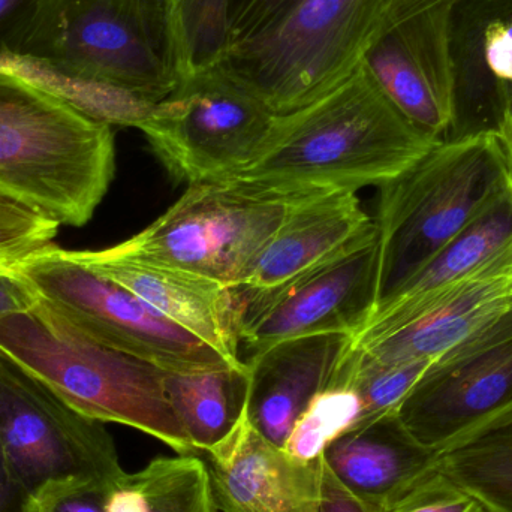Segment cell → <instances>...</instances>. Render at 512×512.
<instances>
[{"instance_id":"obj_1","label":"cell","mask_w":512,"mask_h":512,"mask_svg":"<svg viewBox=\"0 0 512 512\" xmlns=\"http://www.w3.org/2000/svg\"><path fill=\"white\" fill-rule=\"evenodd\" d=\"M8 57L65 80L60 95L141 128L183 81L168 0H41Z\"/></svg>"},{"instance_id":"obj_2","label":"cell","mask_w":512,"mask_h":512,"mask_svg":"<svg viewBox=\"0 0 512 512\" xmlns=\"http://www.w3.org/2000/svg\"><path fill=\"white\" fill-rule=\"evenodd\" d=\"M439 141L415 128L363 66L306 107L276 114L254 159L230 182L282 200L381 186Z\"/></svg>"},{"instance_id":"obj_3","label":"cell","mask_w":512,"mask_h":512,"mask_svg":"<svg viewBox=\"0 0 512 512\" xmlns=\"http://www.w3.org/2000/svg\"><path fill=\"white\" fill-rule=\"evenodd\" d=\"M116 171L111 125L44 83L0 69V195L59 225L83 227Z\"/></svg>"},{"instance_id":"obj_4","label":"cell","mask_w":512,"mask_h":512,"mask_svg":"<svg viewBox=\"0 0 512 512\" xmlns=\"http://www.w3.org/2000/svg\"><path fill=\"white\" fill-rule=\"evenodd\" d=\"M0 352L80 414L132 427L176 454H197L168 402L165 369L90 339L41 298L0 318Z\"/></svg>"},{"instance_id":"obj_5","label":"cell","mask_w":512,"mask_h":512,"mask_svg":"<svg viewBox=\"0 0 512 512\" xmlns=\"http://www.w3.org/2000/svg\"><path fill=\"white\" fill-rule=\"evenodd\" d=\"M512 182L498 135L439 141L379 186L378 309ZM376 312V310H375ZM375 315V313H373Z\"/></svg>"},{"instance_id":"obj_6","label":"cell","mask_w":512,"mask_h":512,"mask_svg":"<svg viewBox=\"0 0 512 512\" xmlns=\"http://www.w3.org/2000/svg\"><path fill=\"white\" fill-rule=\"evenodd\" d=\"M385 0H298L228 50L219 69L274 114L322 98L361 65Z\"/></svg>"},{"instance_id":"obj_7","label":"cell","mask_w":512,"mask_h":512,"mask_svg":"<svg viewBox=\"0 0 512 512\" xmlns=\"http://www.w3.org/2000/svg\"><path fill=\"white\" fill-rule=\"evenodd\" d=\"M0 442L15 477L41 505L126 475L113 436L0 352Z\"/></svg>"},{"instance_id":"obj_8","label":"cell","mask_w":512,"mask_h":512,"mask_svg":"<svg viewBox=\"0 0 512 512\" xmlns=\"http://www.w3.org/2000/svg\"><path fill=\"white\" fill-rule=\"evenodd\" d=\"M291 204L230 180L194 183L149 227L110 249L237 288L279 230Z\"/></svg>"},{"instance_id":"obj_9","label":"cell","mask_w":512,"mask_h":512,"mask_svg":"<svg viewBox=\"0 0 512 512\" xmlns=\"http://www.w3.org/2000/svg\"><path fill=\"white\" fill-rule=\"evenodd\" d=\"M15 270L57 315L102 345L165 370L231 364L134 292L75 259L71 251L50 246Z\"/></svg>"},{"instance_id":"obj_10","label":"cell","mask_w":512,"mask_h":512,"mask_svg":"<svg viewBox=\"0 0 512 512\" xmlns=\"http://www.w3.org/2000/svg\"><path fill=\"white\" fill-rule=\"evenodd\" d=\"M276 114L219 68L189 75L141 125L165 170L188 185L222 182L261 149Z\"/></svg>"},{"instance_id":"obj_11","label":"cell","mask_w":512,"mask_h":512,"mask_svg":"<svg viewBox=\"0 0 512 512\" xmlns=\"http://www.w3.org/2000/svg\"><path fill=\"white\" fill-rule=\"evenodd\" d=\"M378 231H364L339 254L291 282L252 292L239 288L240 345L249 354L280 340L321 333L357 337L378 306Z\"/></svg>"},{"instance_id":"obj_12","label":"cell","mask_w":512,"mask_h":512,"mask_svg":"<svg viewBox=\"0 0 512 512\" xmlns=\"http://www.w3.org/2000/svg\"><path fill=\"white\" fill-rule=\"evenodd\" d=\"M436 451L512 417V313L436 358L397 409Z\"/></svg>"},{"instance_id":"obj_13","label":"cell","mask_w":512,"mask_h":512,"mask_svg":"<svg viewBox=\"0 0 512 512\" xmlns=\"http://www.w3.org/2000/svg\"><path fill=\"white\" fill-rule=\"evenodd\" d=\"M451 0H385L361 66L391 104L436 141L451 122Z\"/></svg>"},{"instance_id":"obj_14","label":"cell","mask_w":512,"mask_h":512,"mask_svg":"<svg viewBox=\"0 0 512 512\" xmlns=\"http://www.w3.org/2000/svg\"><path fill=\"white\" fill-rule=\"evenodd\" d=\"M451 122L442 141L512 132V0H451Z\"/></svg>"},{"instance_id":"obj_15","label":"cell","mask_w":512,"mask_h":512,"mask_svg":"<svg viewBox=\"0 0 512 512\" xmlns=\"http://www.w3.org/2000/svg\"><path fill=\"white\" fill-rule=\"evenodd\" d=\"M96 273L146 301L168 321L194 334L231 364L240 357V291L218 280L141 259L101 251H71Z\"/></svg>"},{"instance_id":"obj_16","label":"cell","mask_w":512,"mask_h":512,"mask_svg":"<svg viewBox=\"0 0 512 512\" xmlns=\"http://www.w3.org/2000/svg\"><path fill=\"white\" fill-rule=\"evenodd\" d=\"M510 313L512 242L396 330L355 346L375 363L439 358Z\"/></svg>"},{"instance_id":"obj_17","label":"cell","mask_w":512,"mask_h":512,"mask_svg":"<svg viewBox=\"0 0 512 512\" xmlns=\"http://www.w3.org/2000/svg\"><path fill=\"white\" fill-rule=\"evenodd\" d=\"M354 342L352 334H309L249 354V424L282 448L307 405L331 387Z\"/></svg>"},{"instance_id":"obj_18","label":"cell","mask_w":512,"mask_h":512,"mask_svg":"<svg viewBox=\"0 0 512 512\" xmlns=\"http://www.w3.org/2000/svg\"><path fill=\"white\" fill-rule=\"evenodd\" d=\"M219 512H319L321 459L298 463L262 438L248 417L218 447L200 454Z\"/></svg>"},{"instance_id":"obj_19","label":"cell","mask_w":512,"mask_h":512,"mask_svg":"<svg viewBox=\"0 0 512 512\" xmlns=\"http://www.w3.org/2000/svg\"><path fill=\"white\" fill-rule=\"evenodd\" d=\"M439 451L403 426L397 412L360 421L325 450V465L352 495L385 512L438 471Z\"/></svg>"},{"instance_id":"obj_20","label":"cell","mask_w":512,"mask_h":512,"mask_svg":"<svg viewBox=\"0 0 512 512\" xmlns=\"http://www.w3.org/2000/svg\"><path fill=\"white\" fill-rule=\"evenodd\" d=\"M373 224L355 192L294 200L279 230L237 288L252 292L279 288L339 254Z\"/></svg>"},{"instance_id":"obj_21","label":"cell","mask_w":512,"mask_h":512,"mask_svg":"<svg viewBox=\"0 0 512 512\" xmlns=\"http://www.w3.org/2000/svg\"><path fill=\"white\" fill-rule=\"evenodd\" d=\"M512 242V182L390 300L376 309L355 343L385 336Z\"/></svg>"},{"instance_id":"obj_22","label":"cell","mask_w":512,"mask_h":512,"mask_svg":"<svg viewBox=\"0 0 512 512\" xmlns=\"http://www.w3.org/2000/svg\"><path fill=\"white\" fill-rule=\"evenodd\" d=\"M164 388L197 454L218 447L245 421L249 399L246 363L165 370Z\"/></svg>"},{"instance_id":"obj_23","label":"cell","mask_w":512,"mask_h":512,"mask_svg":"<svg viewBox=\"0 0 512 512\" xmlns=\"http://www.w3.org/2000/svg\"><path fill=\"white\" fill-rule=\"evenodd\" d=\"M438 471L487 512H512V417L439 451Z\"/></svg>"},{"instance_id":"obj_24","label":"cell","mask_w":512,"mask_h":512,"mask_svg":"<svg viewBox=\"0 0 512 512\" xmlns=\"http://www.w3.org/2000/svg\"><path fill=\"white\" fill-rule=\"evenodd\" d=\"M131 475L146 512H219L209 469L200 454L156 457Z\"/></svg>"},{"instance_id":"obj_25","label":"cell","mask_w":512,"mask_h":512,"mask_svg":"<svg viewBox=\"0 0 512 512\" xmlns=\"http://www.w3.org/2000/svg\"><path fill=\"white\" fill-rule=\"evenodd\" d=\"M436 358L402 361V363H375L352 346L343 358L333 385L352 388L361 402V420L397 412L409 391L423 378Z\"/></svg>"},{"instance_id":"obj_26","label":"cell","mask_w":512,"mask_h":512,"mask_svg":"<svg viewBox=\"0 0 512 512\" xmlns=\"http://www.w3.org/2000/svg\"><path fill=\"white\" fill-rule=\"evenodd\" d=\"M183 80L219 68L231 47V0H168Z\"/></svg>"},{"instance_id":"obj_27","label":"cell","mask_w":512,"mask_h":512,"mask_svg":"<svg viewBox=\"0 0 512 512\" xmlns=\"http://www.w3.org/2000/svg\"><path fill=\"white\" fill-rule=\"evenodd\" d=\"M361 420V402L352 388L333 385L319 393L295 421L282 453L298 463H313Z\"/></svg>"},{"instance_id":"obj_28","label":"cell","mask_w":512,"mask_h":512,"mask_svg":"<svg viewBox=\"0 0 512 512\" xmlns=\"http://www.w3.org/2000/svg\"><path fill=\"white\" fill-rule=\"evenodd\" d=\"M60 225L0 195V270H15L54 245Z\"/></svg>"},{"instance_id":"obj_29","label":"cell","mask_w":512,"mask_h":512,"mask_svg":"<svg viewBox=\"0 0 512 512\" xmlns=\"http://www.w3.org/2000/svg\"><path fill=\"white\" fill-rule=\"evenodd\" d=\"M385 512H487L483 505L465 490L448 480L441 472L421 481L405 498Z\"/></svg>"},{"instance_id":"obj_30","label":"cell","mask_w":512,"mask_h":512,"mask_svg":"<svg viewBox=\"0 0 512 512\" xmlns=\"http://www.w3.org/2000/svg\"><path fill=\"white\" fill-rule=\"evenodd\" d=\"M297 2L298 0H231V47L259 32Z\"/></svg>"},{"instance_id":"obj_31","label":"cell","mask_w":512,"mask_h":512,"mask_svg":"<svg viewBox=\"0 0 512 512\" xmlns=\"http://www.w3.org/2000/svg\"><path fill=\"white\" fill-rule=\"evenodd\" d=\"M41 0H0V56H9L27 24L32 20Z\"/></svg>"},{"instance_id":"obj_32","label":"cell","mask_w":512,"mask_h":512,"mask_svg":"<svg viewBox=\"0 0 512 512\" xmlns=\"http://www.w3.org/2000/svg\"><path fill=\"white\" fill-rule=\"evenodd\" d=\"M38 301L35 289L17 270H0V318L26 312Z\"/></svg>"},{"instance_id":"obj_33","label":"cell","mask_w":512,"mask_h":512,"mask_svg":"<svg viewBox=\"0 0 512 512\" xmlns=\"http://www.w3.org/2000/svg\"><path fill=\"white\" fill-rule=\"evenodd\" d=\"M321 507L319 512H379L352 495L331 474L324 459L321 462Z\"/></svg>"},{"instance_id":"obj_34","label":"cell","mask_w":512,"mask_h":512,"mask_svg":"<svg viewBox=\"0 0 512 512\" xmlns=\"http://www.w3.org/2000/svg\"><path fill=\"white\" fill-rule=\"evenodd\" d=\"M0 512H39V505L21 486L0 442Z\"/></svg>"},{"instance_id":"obj_35","label":"cell","mask_w":512,"mask_h":512,"mask_svg":"<svg viewBox=\"0 0 512 512\" xmlns=\"http://www.w3.org/2000/svg\"><path fill=\"white\" fill-rule=\"evenodd\" d=\"M108 490L107 487H90L65 493L39 505V512H107Z\"/></svg>"},{"instance_id":"obj_36","label":"cell","mask_w":512,"mask_h":512,"mask_svg":"<svg viewBox=\"0 0 512 512\" xmlns=\"http://www.w3.org/2000/svg\"><path fill=\"white\" fill-rule=\"evenodd\" d=\"M105 511L146 512L143 495L129 472H126L125 477L108 490L107 498H105Z\"/></svg>"},{"instance_id":"obj_37","label":"cell","mask_w":512,"mask_h":512,"mask_svg":"<svg viewBox=\"0 0 512 512\" xmlns=\"http://www.w3.org/2000/svg\"><path fill=\"white\" fill-rule=\"evenodd\" d=\"M504 143L505 146H507L508 159H510V171L512 177V132L510 135H508L507 138H505Z\"/></svg>"}]
</instances>
